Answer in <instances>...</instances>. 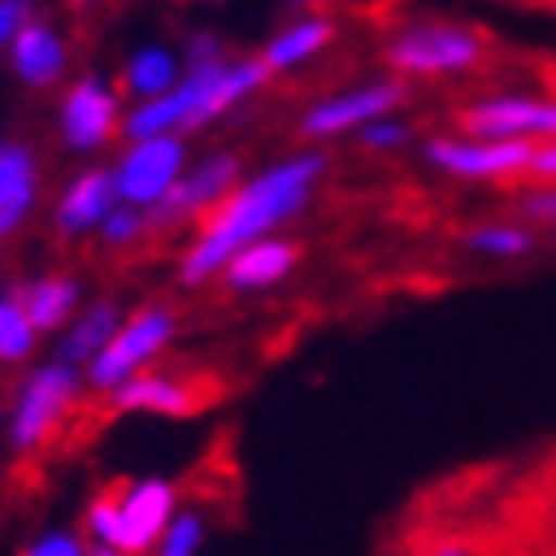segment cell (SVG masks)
I'll use <instances>...</instances> for the list:
<instances>
[{
  "label": "cell",
  "instance_id": "cell-1",
  "mask_svg": "<svg viewBox=\"0 0 556 556\" xmlns=\"http://www.w3.org/2000/svg\"><path fill=\"white\" fill-rule=\"evenodd\" d=\"M321 173H326L321 154H294L286 163H276V168L258 173L254 181L236 186L231 200L208 213L200 240L186 249L181 281L200 286V281H208V276L227 271V263L236 254H244L249 244L267 240V231H276L281 222L303 213L313 200V186L321 181Z\"/></svg>",
  "mask_w": 556,
  "mask_h": 556
},
{
  "label": "cell",
  "instance_id": "cell-2",
  "mask_svg": "<svg viewBox=\"0 0 556 556\" xmlns=\"http://www.w3.org/2000/svg\"><path fill=\"white\" fill-rule=\"evenodd\" d=\"M263 77H267L263 60H222L217 41L208 33H200L190 41V68L177 81V91H168L163 100L136 104L123 131L131 136V146L154 141V136L194 131V127L222 118L227 109H236L249 91H258Z\"/></svg>",
  "mask_w": 556,
  "mask_h": 556
},
{
  "label": "cell",
  "instance_id": "cell-3",
  "mask_svg": "<svg viewBox=\"0 0 556 556\" xmlns=\"http://www.w3.org/2000/svg\"><path fill=\"white\" fill-rule=\"evenodd\" d=\"M484 54H489L484 33H476L466 23H448V18L412 23L384 46V60L399 73V81L403 77H457L484 64Z\"/></svg>",
  "mask_w": 556,
  "mask_h": 556
},
{
  "label": "cell",
  "instance_id": "cell-4",
  "mask_svg": "<svg viewBox=\"0 0 556 556\" xmlns=\"http://www.w3.org/2000/svg\"><path fill=\"white\" fill-rule=\"evenodd\" d=\"M457 123L476 141L556 146V100L547 96H480L462 109Z\"/></svg>",
  "mask_w": 556,
  "mask_h": 556
},
{
  "label": "cell",
  "instance_id": "cell-5",
  "mask_svg": "<svg viewBox=\"0 0 556 556\" xmlns=\"http://www.w3.org/2000/svg\"><path fill=\"white\" fill-rule=\"evenodd\" d=\"M81 394V376L77 367H64V363H50L41 371L27 376V384L18 389V403H14V416H10V443L18 453H33L54 434V426L68 416V407L77 403Z\"/></svg>",
  "mask_w": 556,
  "mask_h": 556
},
{
  "label": "cell",
  "instance_id": "cell-6",
  "mask_svg": "<svg viewBox=\"0 0 556 556\" xmlns=\"http://www.w3.org/2000/svg\"><path fill=\"white\" fill-rule=\"evenodd\" d=\"M240 186V159L227 154V150H217L208 159H200L194 168L181 173V181L163 194V200L154 208H146V222H150V231H163V227H177V222L186 217H200V213H213L222 208L236 194Z\"/></svg>",
  "mask_w": 556,
  "mask_h": 556
},
{
  "label": "cell",
  "instance_id": "cell-7",
  "mask_svg": "<svg viewBox=\"0 0 556 556\" xmlns=\"http://www.w3.org/2000/svg\"><path fill=\"white\" fill-rule=\"evenodd\" d=\"M173 330H177V317L163 308V303H150V308H141L131 321H123V330L109 340V349L87 367V380L96 389H109V394H114V389L127 384L154 353H163V344L173 340Z\"/></svg>",
  "mask_w": 556,
  "mask_h": 556
},
{
  "label": "cell",
  "instance_id": "cell-8",
  "mask_svg": "<svg viewBox=\"0 0 556 556\" xmlns=\"http://www.w3.org/2000/svg\"><path fill=\"white\" fill-rule=\"evenodd\" d=\"M426 163L462 181H516L530 177L534 146L516 141H476V136H434L426 141Z\"/></svg>",
  "mask_w": 556,
  "mask_h": 556
},
{
  "label": "cell",
  "instance_id": "cell-9",
  "mask_svg": "<svg viewBox=\"0 0 556 556\" xmlns=\"http://www.w3.org/2000/svg\"><path fill=\"white\" fill-rule=\"evenodd\" d=\"M407 100V87L399 77H380V81H367V87H353V91H340V96H326L317 100L308 114H303L299 131L308 141H326V136H344V131H363L380 118H394V109Z\"/></svg>",
  "mask_w": 556,
  "mask_h": 556
},
{
  "label": "cell",
  "instance_id": "cell-10",
  "mask_svg": "<svg viewBox=\"0 0 556 556\" xmlns=\"http://www.w3.org/2000/svg\"><path fill=\"white\" fill-rule=\"evenodd\" d=\"M186 173V146L181 136H154V141H141L123 154V163L114 168L118 181V200L127 208H154L163 194H168Z\"/></svg>",
  "mask_w": 556,
  "mask_h": 556
},
{
  "label": "cell",
  "instance_id": "cell-11",
  "mask_svg": "<svg viewBox=\"0 0 556 556\" xmlns=\"http://www.w3.org/2000/svg\"><path fill=\"white\" fill-rule=\"evenodd\" d=\"M177 516V489L168 480H136L127 489H118V539L114 552L118 556H141L154 552L163 530Z\"/></svg>",
  "mask_w": 556,
  "mask_h": 556
},
{
  "label": "cell",
  "instance_id": "cell-12",
  "mask_svg": "<svg viewBox=\"0 0 556 556\" xmlns=\"http://www.w3.org/2000/svg\"><path fill=\"white\" fill-rule=\"evenodd\" d=\"M60 123H64V141L73 150H81V154L100 150V146H109V136L118 131V96L109 91L96 73L81 77L77 87L64 96Z\"/></svg>",
  "mask_w": 556,
  "mask_h": 556
},
{
  "label": "cell",
  "instance_id": "cell-13",
  "mask_svg": "<svg viewBox=\"0 0 556 556\" xmlns=\"http://www.w3.org/2000/svg\"><path fill=\"white\" fill-rule=\"evenodd\" d=\"M123 200H118V181L109 168H87L77 173L64 190L60 200V213H54V222H60L64 236H87V231H100L104 217L114 213Z\"/></svg>",
  "mask_w": 556,
  "mask_h": 556
},
{
  "label": "cell",
  "instance_id": "cell-14",
  "mask_svg": "<svg viewBox=\"0 0 556 556\" xmlns=\"http://www.w3.org/2000/svg\"><path fill=\"white\" fill-rule=\"evenodd\" d=\"M10 64H14V73L27 81V87H50V81H60L64 68H68L64 37L41 18H27L18 27L14 46H10Z\"/></svg>",
  "mask_w": 556,
  "mask_h": 556
},
{
  "label": "cell",
  "instance_id": "cell-15",
  "mask_svg": "<svg viewBox=\"0 0 556 556\" xmlns=\"http://www.w3.org/2000/svg\"><path fill=\"white\" fill-rule=\"evenodd\" d=\"M118 412H154V416H194L200 412V394L177 376H131L127 384L114 389Z\"/></svg>",
  "mask_w": 556,
  "mask_h": 556
},
{
  "label": "cell",
  "instance_id": "cell-16",
  "mask_svg": "<svg viewBox=\"0 0 556 556\" xmlns=\"http://www.w3.org/2000/svg\"><path fill=\"white\" fill-rule=\"evenodd\" d=\"M33 204H37V163L23 146H5V159H0V240L23 227Z\"/></svg>",
  "mask_w": 556,
  "mask_h": 556
},
{
  "label": "cell",
  "instance_id": "cell-17",
  "mask_svg": "<svg viewBox=\"0 0 556 556\" xmlns=\"http://www.w3.org/2000/svg\"><path fill=\"white\" fill-rule=\"evenodd\" d=\"M299 263V249L290 240H258V244H249L244 254H236L227 263V286L231 290H267L276 281H286L290 267Z\"/></svg>",
  "mask_w": 556,
  "mask_h": 556
},
{
  "label": "cell",
  "instance_id": "cell-18",
  "mask_svg": "<svg viewBox=\"0 0 556 556\" xmlns=\"http://www.w3.org/2000/svg\"><path fill=\"white\" fill-rule=\"evenodd\" d=\"M118 330H123L118 303H109V299L91 303V308L68 326V336H64V344H60V363H64V367H77V363L91 367L96 357L109 349V340L118 336Z\"/></svg>",
  "mask_w": 556,
  "mask_h": 556
},
{
  "label": "cell",
  "instance_id": "cell-19",
  "mask_svg": "<svg viewBox=\"0 0 556 556\" xmlns=\"http://www.w3.org/2000/svg\"><path fill=\"white\" fill-rule=\"evenodd\" d=\"M330 41H336V23H330V18H294L290 27H281V33L267 41L263 68L267 73L299 68V64H308L313 54H321Z\"/></svg>",
  "mask_w": 556,
  "mask_h": 556
},
{
  "label": "cell",
  "instance_id": "cell-20",
  "mask_svg": "<svg viewBox=\"0 0 556 556\" xmlns=\"http://www.w3.org/2000/svg\"><path fill=\"white\" fill-rule=\"evenodd\" d=\"M18 303H23V313L33 321L37 336L64 330L77 313V281L73 276H41V281H27L18 290Z\"/></svg>",
  "mask_w": 556,
  "mask_h": 556
},
{
  "label": "cell",
  "instance_id": "cell-21",
  "mask_svg": "<svg viewBox=\"0 0 556 556\" xmlns=\"http://www.w3.org/2000/svg\"><path fill=\"white\" fill-rule=\"evenodd\" d=\"M462 244L480 258L516 263V258H530L539 249V231H530L525 222H476V227L462 231Z\"/></svg>",
  "mask_w": 556,
  "mask_h": 556
},
{
  "label": "cell",
  "instance_id": "cell-22",
  "mask_svg": "<svg viewBox=\"0 0 556 556\" xmlns=\"http://www.w3.org/2000/svg\"><path fill=\"white\" fill-rule=\"evenodd\" d=\"M123 81H127L131 96H141V104L146 100H163L168 91H177L181 64H177V54L168 46H146V50H136L131 60H127Z\"/></svg>",
  "mask_w": 556,
  "mask_h": 556
},
{
  "label": "cell",
  "instance_id": "cell-23",
  "mask_svg": "<svg viewBox=\"0 0 556 556\" xmlns=\"http://www.w3.org/2000/svg\"><path fill=\"white\" fill-rule=\"evenodd\" d=\"M37 349V330L27 321L18 290H0V363H27Z\"/></svg>",
  "mask_w": 556,
  "mask_h": 556
},
{
  "label": "cell",
  "instance_id": "cell-24",
  "mask_svg": "<svg viewBox=\"0 0 556 556\" xmlns=\"http://www.w3.org/2000/svg\"><path fill=\"white\" fill-rule=\"evenodd\" d=\"M200 543H204V516L200 511H177L150 556H200Z\"/></svg>",
  "mask_w": 556,
  "mask_h": 556
},
{
  "label": "cell",
  "instance_id": "cell-25",
  "mask_svg": "<svg viewBox=\"0 0 556 556\" xmlns=\"http://www.w3.org/2000/svg\"><path fill=\"white\" fill-rule=\"evenodd\" d=\"M516 213L530 231H556V186H525L520 200H516Z\"/></svg>",
  "mask_w": 556,
  "mask_h": 556
},
{
  "label": "cell",
  "instance_id": "cell-26",
  "mask_svg": "<svg viewBox=\"0 0 556 556\" xmlns=\"http://www.w3.org/2000/svg\"><path fill=\"white\" fill-rule=\"evenodd\" d=\"M87 534L96 539V547L114 552V539H118V489H104V493L91 497V507H87Z\"/></svg>",
  "mask_w": 556,
  "mask_h": 556
},
{
  "label": "cell",
  "instance_id": "cell-27",
  "mask_svg": "<svg viewBox=\"0 0 556 556\" xmlns=\"http://www.w3.org/2000/svg\"><path fill=\"white\" fill-rule=\"evenodd\" d=\"M146 231H150L146 213H141V208H127V204H118L114 213L104 217V227H100L104 244H131V240H141Z\"/></svg>",
  "mask_w": 556,
  "mask_h": 556
},
{
  "label": "cell",
  "instance_id": "cell-28",
  "mask_svg": "<svg viewBox=\"0 0 556 556\" xmlns=\"http://www.w3.org/2000/svg\"><path fill=\"white\" fill-rule=\"evenodd\" d=\"M357 141H363L367 150H376V154H394V150H403L412 141V127L399 123V118H380V123L357 131Z\"/></svg>",
  "mask_w": 556,
  "mask_h": 556
},
{
  "label": "cell",
  "instance_id": "cell-29",
  "mask_svg": "<svg viewBox=\"0 0 556 556\" xmlns=\"http://www.w3.org/2000/svg\"><path fill=\"white\" fill-rule=\"evenodd\" d=\"M23 556H91L87 547H81L77 534H64V530H50L41 539H33L23 547Z\"/></svg>",
  "mask_w": 556,
  "mask_h": 556
},
{
  "label": "cell",
  "instance_id": "cell-30",
  "mask_svg": "<svg viewBox=\"0 0 556 556\" xmlns=\"http://www.w3.org/2000/svg\"><path fill=\"white\" fill-rule=\"evenodd\" d=\"M23 23H27V5H18V0H0V50L14 46Z\"/></svg>",
  "mask_w": 556,
  "mask_h": 556
},
{
  "label": "cell",
  "instance_id": "cell-31",
  "mask_svg": "<svg viewBox=\"0 0 556 556\" xmlns=\"http://www.w3.org/2000/svg\"><path fill=\"white\" fill-rule=\"evenodd\" d=\"M530 181H534V186H556V146H539V150H534Z\"/></svg>",
  "mask_w": 556,
  "mask_h": 556
},
{
  "label": "cell",
  "instance_id": "cell-32",
  "mask_svg": "<svg viewBox=\"0 0 556 556\" xmlns=\"http://www.w3.org/2000/svg\"><path fill=\"white\" fill-rule=\"evenodd\" d=\"M430 556H480V552L466 547V543H457V539H443V543L430 547Z\"/></svg>",
  "mask_w": 556,
  "mask_h": 556
},
{
  "label": "cell",
  "instance_id": "cell-33",
  "mask_svg": "<svg viewBox=\"0 0 556 556\" xmlns=\"http://www.w3.org/2000/svg\"><path fill=\"white\" fill-rule=\"evenodd\" d=\"M91 556H118V552H109V547H91Z\"/></svg>",
  "mask_w": 556,
  "mask_h": 556
},
{
  "label": "cell",
  "instance_id": "cell-34",
  "mask_svg": "<svg viewBox=\"0 0 556 556\" xmlns=\"http://www.w3.org/2000/svg\"><path fill=\"white\" fill-rule=\"evenodd\" d=\"M547 244H552V249H556V231H547Z\"/></svg>",
  "mask_w": 556,
  "mask_h": 556
},
{
  "label": "cell",
  "instance_id": "cell-35",
  "mask_svg": "<svg viewBox=\"0 0 556 556\" xmlns=\"http://www.w3.org/2000/svg\"><path fill=\"white\" fill-rule=\"evenodd\" d=\"M0 159H5V141H0Z\"/></svg>",
  "mask_w": 556,
  "mask_h": 556
}]
</instances>
